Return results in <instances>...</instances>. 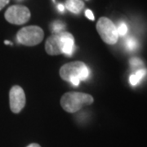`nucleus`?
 I'll return each instance as SVG.
<instances>
[{
    "label": "nucleus",
    "mask_w": 147,
    "mask_h": 147,
    "mask_svg": "<svg viewBox=\"0 0 147 147\" xmlns=\"http://www.w3.org/2000/svg\"><path fill=\"white\" fill-rule=\"evenodd\" d=\"M10 0H0V10H2L7 4H8Z\"/></svg>",
    "instance_id": "nucleus-14"
},
{
    "label": "nucleus",
    "mask_w": 147,
    "mask_h": 147,
    "mask_svg": "<svg viewBox=\"0 0 147 147\" xmlns=\"http://www.w3.org/2000/svg\"><path fill=\"white\" fill-rule=\"evenodd\" d=\"M27 147H41L38 144H36V143H33V144H30V146H28Z\"/></svg>",
    "instance_id": "nucleus-16"
},
{
    "label": "nucleus",
    "mask_w": 147,
    "mask_h": 147,
    "mask_svg": "<svg viewBox=\"0 0 147 147\" xmlns=\"http://www.w3.org/2000/svg\"><path fill=\"white\" fill-rule=\"evenodd\" d=\"M96 30L102 40L110 45L118 42L119 34L116 26L107 17H100L96 23Z\"/></svg>",
    "instance_id": "nucleus-5"
},
{
    "label": "nucleus",
    "mask_w": 147,
    "mask_h": 147,
    "mask_svg": "<svg viewBox=\"0 0 147 147\" xmlns=\"http://www.w3.org/2000/svg\"><path fill=\"white\" fill-rule=\"evenodd\" d=\"M84 7V3L82 0H66L65 7L71 12L78 14L83 10Z\"/></svg>",
    "instance_id": "nucleus-8"
},
{
    "label": "nucleus",
    "mask_w": 147,
    "mask_h": 147,
    "mask_svg": "<svg viewBox=\"0 0 147 147\" xmlns=\"http://www.w3.org/2000/svg\"><path fill=\"white\" fill-rule=\"evenodd\" d=\"M124 44H125V47L127 50L129 51H134L136 50L138 45V42H137V39L133 37H127L125 41H124Z\"/></svg>",
    "instance_id": "nucleus-9"
},
{
    "label": "nucleus",
    "mask_w": 147,
    "mask_h": 147,
    "mask_svg": "<svg viewBox=\"0 0 147 147\" xmlns=\"http://www.w3.org/2000/svg\"><path fill=\"white\" fill-rule=\"evenodd\" d=\"M44 32L40 27L30 26L23 27L17 33V41L26 46H35L42 42Z\"/></svg>",
    "instance_id": "nucleus-4"
},
{
    "label": "nucleus",
    "mask_w": 147,
    "mask_h": 147,
    "mask_svg": "<svg viewBox=\"0 0 147 147\" xmlns=\"http://www.w3.org/2000/svg\"><path fill=\"white\" fill-rule=\"evenodd\" d=\"M60 75L63 80L68 82L73 78H78L80 81H84L89 78L90 69L84 62L74 61L61 66Z\"/></svg>",
    "instance_id": "nucleus-3"
},
{
    "label": "nucleus",
    "mask_w": 147,
    "mask_h": 147,
    "mask_svg": "<svg viewBox=\"0 0 147 147\" xmlns=\"http://www.w3.org/2000/svg\"><path fill=\"white\" fill-rule=\"evenodd\" d=\"M18 1H19V0H18Z\"/></svg>",
    "instance_id": "nucleus-18"
},
{
    "label": "nucleus",
    "mask_w": 147,
    "mask_h": 147,
    "mask_svg": "<svg viewBox=\"0 0 147 147\" xmlns=\"http://www.w3.org/2000/svg\"><path fill=\"white\" fill-rule=\"evenodd\" d=\"M6 43V44H11V43L10 42H8V41H5V42H4Z\"/></svg>",
    "instance_id": "nucleus-17"
},
{
    "label": "nucleus",
    "mask_w": 147,
    "mask_h": 147,
    "mask_svg": "<svg viewBox=\"0 0 147 147\" xmlns=\"http://www.w3.org/2000/svg\"><path fill=\"white\" fill-rule=\"evenodd\" d=\"M116 28H117V32H118L119 36V35H120V36H124V35H126L128 29H127V25L124 22H121V23H119L118 27H116Z\"/></svg>",
    "instance_id": "nucleus-11"
},
{
    "label": "nucleus",
    "mask_w": 147,
    "mask_h": 147,
    "mask_svg": "<svg viewBox=\"0 0 147 147\" xmlns=\"http://www.w3.org/2000/svg\"><path fill=\"white\" fill-rule=\"evenodd\" d=\"M57 7H58V10L60 11H61V12H63L64 11H65V8L63 4H59Z\"/></svg>",
    "instance_id": "nucleus-15"
},
{
    "label": "nucleus",
    "mask_w": 147,
    "mask_h": 147,
    "mask_svg": "<svg viewBox=\"0 0 147 147\" xmlns=\"http://www.w3.org/2000/svg\"><path fill=\"white\" fill-rule=\"evenodd\" d=\"M74 49V39L73 35L69 32L54 34L48 37L45 43V50L51 56L65 54L70 57L73 54Z\"/></svg>",
    "instance_id": "nucleus-1"
},
{
    "label": "nucleus",
    "mask_w": 147,
    "mask_h": 147,
    "mask_svg": "<svg viewBox=\"0 0 147 147\" xmlns=\"http://www.w3.org/2000/svg\"><path fill=\"white\" fill-rule=\"evenodd\" d=\"M130 64L133 68H137V67L142 66L143 65V62L138 58H132L130 60Z\"/></svg>",
    "instance_id": "nucleus-12"
},
{
    "label": "nucleus",
    "mask_w": 147,
    "mask_h": 147,
    "mask_svg": "<svg viewBox=\"0 0 147 147\" xmlns=\"http://www.w3.org/2000/svg\"><path fill=\"white\" fill-rule=\"evenodd\" d=\"M30 18V11L26 6L13 5L7 8L5 12V19L13 25H23Z\"/></svg>",
    "instance_id": "nucleus-6"
},
{
    "label": "nucleus",
    "mask_w": 147,
    "mask_h": 147,
    "mask_svg": "<svg viewBox=\"0 0 147 147\" xmlns=\"http://www.w3.org/2000/svg\"><path fill=\"white\" fill-rule=\"evenodd\" d=\"M11 110L15 113H20L26 105V95L24 90L20 86H13L9 92Z\"/></svg>",
    "instance_id": "nucleus-7"
},
{
    "label": "nucleus",
    "mask_w": 147,
    "mask_h": 147,
    "mask_svg": "<svg viewBox=\"0 0 147 147\" xmlns=\"http://www.w3.org/2000/svg\"><path fill=\"white\" fill-rule=\"evenodd\" d=\"M85 16H87L89 20H92V21H94V15H93V13H92V11L89 9H88V10L85 11Z\"/></svg>",
    "instance_id": "nucleus-13"
},
{
    "label": "nucleus",
    "mask_w": 147,
    "mask_h": 147,
    "mask_svg": "<svg viewBox=\"0 0 147 147\" xmlns=\"http://www.w3.org/2000/svg\"><path fill=\"white\" fill-rule=\"evenodd\" d=\"M65 28V23L61 21H54L51 26V30L54 34H58V33L63 32Z\"/></svg>",
    "instance_id": "nucleus-10"
},
{
    "label": "nucleus",
    "mask_w": 147,
    "mask_h": 147,
    "mask_svg": "<svg viewBox=\"0 0 147 147\" xmlns=\"http://www.w3.org/2000/svg\"><path fill=\"white\" fill-rule=\"evenodd\" d=\"M94 99L92 96L84 92H66L61 99V105L64 110L69 113H75L85 105L92 104Z\"/></svg>",
    "instance_id": "nucleus-2"
}]
</instances>
